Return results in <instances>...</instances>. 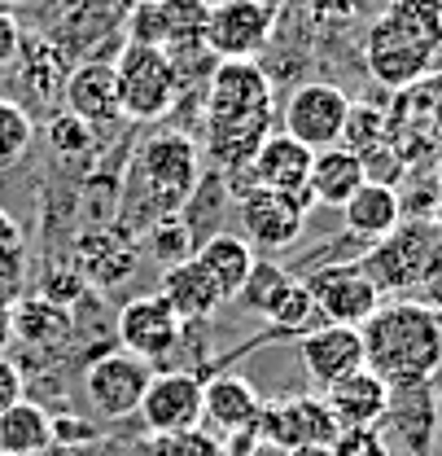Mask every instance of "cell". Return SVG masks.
Here are the masks:
<instances>
[{"label":"cell","instance_id":"1","mask_svg":"<svg viewBox=\"0 0 442 456\" xmlns=\"http://www.w3.org/2000/svg\"><path fill=\"white\" fill-rule=\"evenodd\" d=\"M272 79L259 61H215L206 84V114L202 136L206 154L223 171L245 167L250 154L272 136Z\"/></svg>","mask_w":442,"mask_h":456},{"label":"cell","instance_id":"2","mask_svg":"<svg viewBox=\"0 0 442 456\" xmlns=\"http://www.w3.org/2000/svg\"><path fill=\"white\" fill-rule=\"evenodd\" d=\"M359 338H364V369H373L382 382H416L442 369V321L421 298L382 303L359 325Z\"/></svg>","mask_w":442,"mask_h":456},{"label":"cell","instance_id":"3","mask_svg":"<svg viewBox=\"0 0 442 456\" xmlns=\"http://www.w3.org/2000/svg\"><path fill=\"white\" fill-rule=\"evenodd\" d=\"M132 175L145 189V198L154 202V220L163 216H184L197 180H202V154L197 141H189L184 132H154L136 145Z\"/></svg>","mask_w":442,"mask_h":456},{"label":"cell","instance_id":"4","mask_svg":"<svg viewBox=\"0 0 442 456\" xmlns=\"http://www.w3.org/2000/svg\"><path fill=\"white\" fill-rule=\"evenodd\" d=\"M114 66V93H118V110L123 118L136 123H154L166 118L180 102V66L171 53L154 45H123Z\"/></svg>","mask_w":442,"mask_h":456},{"label":"cell","instance_id":"5","mask_svg":"<svg viewBox=\"0 0 442 456\" xmlns=\"http://www.w3.org/2000/svg\"><path fill=\"white\" fill-rule=\"evenodd\" d=\"M311 154H316V150H307V145L293 141L289 132H272V136L250 154L245 167H232V171H223V175H245V184L232 189L237 198L263 189V193L293 198V202L311 216V211H316V198H311V184H307V175H311Z\"/></svg>","mask_w":442,"mask_h":456},{"label":"cell","instance_id":"6","mask_svg":"<svg viewBox=\"0 0 442 456\" xmlns=\"http://www.w3.org/2000/svg\"><path fill=\"white\" fill-rule=\"evenodd\" d=\"M206 18H211V0H145L132 4L123 18L127 45H154L171 57L202 53V36H206Z\"/></svg>","mask_w":442,"mask_h":456},{"label":"cell","instance_id":"7","mask_svg":"<svg viewBox=\"0 0 442 456\" xmlns=\"http://www.w3.org/2000/svg\"><path fill=\"white\" fill-rule=\"evenodd\" d=\"M277 0H211L206 18V53L215 61H254L272 45Z\"/></svg>","mask_w":442,"mask_h":456},{"label":"cell","instance_id":"8","mask_svg":"<svg viewBox=\"0 0 442 456\" xmlns=\"http://www.w3.org/2000/svg\"><path fill=\"white\" fill-rule=\"evenodd\" d=\"M149 382H154V364L132 355V351H123V346L97 355L84 369V395L97 408V417H106V421L132 417L141 408L145 391H149Z\"/></svg>","mask_w":442,"mask_h":456},{"label":"cell","instance_id":"9","mask_svg":"<svg viewBox=\"0 0 442 456\" xmlns=\"http://www.w3.org/2000/svg\"><path fill=\"white\" fill-rule=\"evenodd\" d=\"M307 289L316 298V312L325 325H364L377 307H382V289L377 281L364 273V264H329V268H316L307 277Z\"/></svg>","mask_w":442,"mask_h":456},{"label":"cell","instance_id":"10","mask_svg":"<svg viewBox=\"0 0 442 456\" xmlns=\"http://www.w3.org/2000/svg\"><path fill=\"white\" fill-rule=\"evenodd\" d=\"M346 114H350V97L337 88V84H325V79H311L302 88L289 93L285 110H280V123L293 141H302L307 150H329L342 141V127H346Z\"/></svg>","mask_w":442,"mask_h":456},{"label":"cell","instance_id":"11","mask_svg":"<svg viewBox=\"0 0 442 456\" xmlns=\"http://www.w3.org/2000/svg\"><path fill=\"white\" fill-rule=\"evenodd\" d=\"M434 57H438V49L412 40L407 31H398V27L386 22V18H377V22L368 27V36H364V61H368V75H373L377 84L394 88V93L421 84V79L430 75Z\"/></svg>","mask_w":442,"mask_h":456},{"label":"cell","instance_id":"12","mask_svg":"<svg viewBox=\"0 0 442 456\" xmlns=\"http://www.w3.org/2000/svg\"><path fill=\"white\" fill-rule=\"evenodd\" d=\"M438 417H442V403H438L434 378L390 382L382 426H390V435L407 448V456H430L434 439H438Z\"/></svg>","mask_w":442,"mask_h":456},{"label":"cell","instance_id":"13","mask_svg":"<svg viewBox=\"0 0 442 456\" xmlns=\"http://www.w3.org/2000/svg\"><path fill=\"white\" fill-rule=\"evenodd\" d=\"M434 241H438V228L398 224L394 232H386L359 264H364V273L377 281L382 294H398V289H412V285L421 281V268H425Z\"/></svg>","mask_w":442,"mask_h":456},{"label":"cell","instance_id":"14","mask_svg":"<svg viewBox=\"0 0 442 456\" xmlns=\"http://www.w3.org/2000/svg\"><path fill=\"white\" fill-rule=\"evenodd\" d=\"M114 325H118V346L132 351V355H141V360H149V364L166 360L180 346V334H184L180 316L166 307L163 294H136V298H127L118 307Z\"/></svg>","mask_w":442,"mask_h":456},{"label":"cell","instance_id":"15","mask_svg":"<svg viewBox=\"0 0 442 456\" xmlns=\"http://www.w3.org/2000/svg\"><path fill=\"white\" fill-rule=\"evenodd\" d=\"M136 412L149 435H180V430L202 426V378L197 373H154Z\"/></svg>","mask_w":442,"mask_h":456},{"label":"cell","instance_id":"16","mask_svg":"<svg viewBox=\"0 0 442 456\" xmlns=\"http://www.w3.org/2000/svg\"><path fill=\"white\" fill-rule=\"evenodd\" d=\"M259 391L241 378V373H215L211 382H202V426L215 439L232 435H259Z\"/></svg>","mask_w":442,"mask_h":456},{"label":"cell","instance_id":"17","mask_svg":"<svg viewBox=\"0 0 442 456\" xmlns=\"http://www.w3.org/2000/svg\"><path fill=\"white\" fill-rule=\"evenodd\" d=\"M298 360L316 387H333L364 369V338L355 325H316L298 338Z\"/></svg>","mask_w":442,"mask_h":456},{"label":"cell","instance_id":"18","mask_svg":"<svg viewBox=\"0 0 442 456\" xmlns=\"http://www.w3.org/2000/svg\"><path fill=\"white\" fill-rule=\"evenodd\" d=\"M237 216H241V237L250 246H263V250H289L307 224V211L293 198L263 193V189L237 198Z\"/></svg>","mask_w":442,"mask_h":456},{"label":"cell","instance_id":"19","mask_svg":"<svg viewBox=\"0 0 442 456\" xmlns=\"http://www.w3.org/2000/svg\"><path fill=\"white\" fill-rule=\"evenodd\" d=\"M61 102H66V110L79 114L92 127H110L123 118L118 93H114V66L101 57H84L70 66V75L61 84Z\"/></svg>","mask_w":442,"mask_h":456},{"label":"cell","instance_id":"20","mask_svg":"<svg viewBox=\"0 0 442 456\" xmlns=\"http://www.w3.org/2000/svg\"><path fill=\"white\" fill-rule=\"evenodd\" d=\"M158 294L166 298V307L180 316V325L211 321L223 303H228V298L220 294V285L202 273V264H197L193 255H189V259H180V264H166Z\"/></svg>","mask_w":442,"mask_h":456},{"label":"cell","instance_id":"21","mask_svg":"<svg viewBox=\"0 0 442 456\" xmlns=\"http://www.w3.org/2000/svg\"><path fill=\"white\" fill-rule=\"evenodd\" d=\"M342 224L350 237L359 241H382L386 232L403 224V198L394 184H377V180H364L342 207Z\"/></svg>","mask_w":442,"mask_h":456},{"label":"cell","instance_id":"22","mask_svg":"<svg viewBox=\"0 0 442 456\" xmlns=\"http://www.w3.org/2000/svg\"><path fill=\"white\" fill-rule=\"evenodd\" d=\"M390 382H382L373 369H355L350 378L325 387V403L337 417V426H382Z\"/></svg>","mask_w":442,"mask_h":456},{"label":"cell","instance_id":"23","mask_svg":"<svg viewBox=\"0 0 442 456\" xmlns=\"http://www.w3.org/2000/svg\"><path fill=\"white\" fill-rule=\"evenodd\" d=\"M127 9L123 0H75V9L66 13L61 31H53V40L70 53V61H84V49H97L101 40L118 36Z\"/></svg>","mask_w":442,"mask_h":456},{"label":"cell","instance_id":"24","mask_svg":"<svg viewBox=\"0 0 442 456\" xmlns=\"http://www.w3.org/2000/svg\"><path fill=\"white\" fill-rule=\"evenodd\" d=\"M193 259L202 264V273H206L211 281L220 285L223 298H237L241 281H245L250 268H254V246H250L241 232H211V237L197 241Z\"/></svg>","mask_w":442,"mask_h":456},{"label":"cell","instance_id":"25","mask_svg":"<svg viewBox=\"0 0 442 456\" xmlns=\"http://www.w3.org/2000/svg\"><path fill=\"white\" fill-rule=\"evenodd\" d=\"M364 180H368L364 175V159L355 150H346V145H329V150H316L311 154L307 184H311L316 207H342Z\"/></svg>","mask_w":442,"mask_h":456},{"label":"cell","instance_id":"26","mask_svg":"<svg viewBox=\"0 0 442 456\" xmlns=\"http://www.w3.org/2000/svg\"><path fill=\"white\" fill-rule=\"evenodd\" d=\"M53 448V417L31 403L18 399L13 408L0 412V452L4 456H44Z\"/></svg>","mask_w":442,"mask_h":456},{"label":"cell","instance_id":"27","mask_svg":"<svg viewBox=\"0 0 442 456\" xmlns=\"http://www.w3.org/2000/svg\"><path fill=\"white\" fill-rule=\"evenodd\" d=\"M70 330H75V316L66 303H53L44 294L13 303V338L27 346H57L70 338Z\"/></svg>","mask_w":442,"mask_h":456},{"label":"cell","instance_id":"28","mask_svg":"<svg viewBox=\"0 0 442 456\" xmlns=\"http://www.w3.org/2000/svg\"><path fill=\"white\" fill-rule=\"evenodd\" d=\"M18 61H22V79H27L44 102L61 97V84H66V75H70V66H75L70 53L57 45L53 36H27Z\"/></svg>","mask_w":442,"mask_h":456},{"label":"cell","instance_id":"29","mask_svg":"<svg viewBox=\"0 0 442 456\" xmlns=\"http://www.w3.org/2000/svg\"><path fill=\"white\" fill-rule=\"evenodd\" d=\"M263 321L277 330V334H307V330H316V325H325L320 321V312H316V298H311V289H307V281H285V289H280L277 298H272V307L263 312Z\"/></svg>","mask_w":442,"mask_h":456},{"label":"cell","instance_id":"30","mask_svg":"<svg viewBox=\"0 0 442 456\" xmlns=\"http://www.w3.org/2000/svg\"><path fill=\"white\" fill-rule=\"evenodd\" d=\"M386 22H394L398 31H407L412 40L442 49V0H390Z\"/></svg>","mask_w":442,"mask_h":456},{"label":"cell","instance_id":"31","mask_svg":"<svg viewBox=\"0 0 442 456\" xmlns=\"http://www.w3.org/2000/svg\"><path fill=\"white\" fill-rule=\"evenodd\" d=\"M289 408H293V430H298V448L302 444H333L337 439V417L329 412V403L325 395H298L289 399Z\"/></svg>","mask_w":442,"mask_h":456},{"label":"cell","instance_id":"32","mask_svg":"<svg viewBox=\"0 0 442 456\" xmlns=\"http://www.w3.org/2000/svg\"><path fill=\"white\" fill-rule=\"evenodd\" d=\"M386 127H390L386 110H377L368 102H350V114H346V127H342V141L337 145H346L355 154H368L373 145L386 141Z\"/></svg>","mask_w":442,"mask_h":456},{"label":"cell","instance_id":"33","mask_svg":"<svg viewBox=\"0 0 442 456\" xmlns=\"http://www.w3.org/2000/svg\"><path fill=\"white\" fill-rule=\"evenodd\" d=\"M36 141V123L18 102L0 97V167H13Z\"/></svg>","mask_w":442,"mask_h":456},{"label":"cell","instance_id":"34","mask_svg":"<svg viewBox=\"0 0 442 456\" xmlns=\"http://www.w3.org/2000/svg\"><path fill=\"white\" fill-rule=\"evenodd\" d=\"M22 268H27V241L22 228L9 211H0V298H13L22 285Z\"/></svg>","mask_w":442,"mask_h":456},{"label":"cell","instance_id":"35","mask_svg":"<svg viewBox=\"0 0 442 456\" xmlns=\"http://www.w3.org/2000/svg\"><path fill=\"white\" fill-rule=\"evenodd\" d=\"M49 145H53V154H61V159H84V154L97 150V127L84 123L79 114L57 110L49 118Z\"/></svg>","mask_w":442,"mask_h":456},{"label":"cell","instance_id":"36","mask_svg":"<svg viewBox=\"0 0 442 456\" xmlns=\"http://www.w3.org/2000/svg\"><path fill=\"white\" fill-rule=\"evenodd\" d=\"M285 281H289V273H285L280 264H272V259H254V268H250V277L241 281L237 298H241L254 316H263V312L272 307V298L285 289Z\"/></svg>","mask_w":442,"mask_h":456},{"label":"cell","instance_id":"37","mask_svg":"<svg viewBox=\"0 0 442 456\" xmlns=\"http://www.w3.org/2000/svg\"><path fill=\"white\" fill-rule=\"evenodd\" d=\"M149 250L158 264H180L197 250V232L184 224V216H163L154 220V237H149Z\"/></svg>","mask_w":442,"mask_h":456},{"label":"cell","instance_id":"38","mask_svg":"<svg viewBox=\"0 0 442 456\" xmlns=\"http://www.w3.org/2000/svg\"><path fill=\"white\" fill-rule=\"evenodd\" d=\"M154 456H223V444L206 430H180V435H154Z\"/></svg>","mask_w":442,"mask_h":456},{"label":"cell","instance_id":"39","mask_svg":"<svg viewBox=\"0 0 442 456\" xmlns=\"http://www.w3.org/2000/svg\"><path fill=\"white\" fill-rule=\"evenodd\" d=\"M329 448L333 456H390V439L382 426H342Z\"/></svg>","mask_w":442,"mask_h":456},{"label":"cell","instance_id":"40","mask_svg":"<svg viewBox=\"0 0 442 456\" xmlns=\"http://www.w3.org/2000/svg\"><path fill=\"white\" fill-rule=\"evenodd\" d=\"M416 289H421V303H430V307L438 312L442 307V232H438V241L430 246V259H425V268H421Z\"/></svg>","mask_w":442,"mask_h":456},{"label":"cell","instance_id":"41","mask_svg":"<svg viewBox=\"0 0 442 456\" xmlns=\"http://www.w3.org/2000/svg\"><path fill=\"white\" fill-rule=\"evenodd\" d=\"M79 444H97V426H88L84 417H70V412L53 417V448H79Z\"/></svg>","mask_w":442,"mask_h":456},{"label":"cell","instance_id":"42","mask_svg":"<svg viewBox=\"0 0 442 456\" xmlns=\"http://www.w3.org/2000/svg\"><path fill=\"white\" fill-rule=\"evenodd\" d=\"M302 9L320 27H342V22L355 18V0H302Z\"/></svg>","mask_w":442,"mask_h":456},{"label":"cell","instance_id":"43","mask_svg":"<svg viewBox=\"0 0 442 456\" xmlns=\"http://www.w3.org/2000/svg\"><path fill=\"white\" fill-rule=\"evenodd\" d=\"M18 399H27V378H22L18 360H9V355L0 351V412L13 408Z\"/></svg>","mask_w":442,"mask_h":456},{"label":"cell","instance_id":"44","mask_svg":"<svg viewBox=\"0 0 442 456\" xmlns=\"http://www.w3.org/2000/svg\"><path fill=\"white\" fill-rule=\"evenodd\" d=\"M22 40H27V31H22V22L13 18V9H0V66H13V61H18Z\"/></svg>","mask_w":442,"mask_h":456},{"label":"cell","instance_id":"45","mask_svg":"<svg viewBox=\"0 0 442 456\" xmlns=\"http://www.w3.org/2000/svg\"><path fill=\"white\" fill-rule=\"evenodd\" d=\"M9 342H13V303L0 298V351H9Z\"/></svg>","mask_w":442,"mask_h":456},{"label":"cell","instance_id":"46","mask_svg":"<svg viewBox=\"0 0 442 456\" xmlns=\"http://www.w3.org/2000/svg\"><path fill=\"white\" fill-rule=\"evenodd\" d=\"M430 127L434 136H442V84H434V97H430Z\"/></svg>","mask_w":442,"mask_h":456},{"label":"cell","instance_id":"47","mask_svg":"<svg viewBox=\"0 0 442 456\" xmlns=\"http://www.w3.org/2000/svg\"><path fill=\"white\" fill-rule=\"evenodd\" d=\"M285 456H333L329 444H302V448H293V452H285Z\"/></svg>","mask_w":442,"mask_h":456},{"label":"cell","instance_id":"48","mask_svg":"<svg viewBox=\"0 0 442 456\" xmlns=\"http://www.w3.org/2000/svg\"><path fill=\"white\" fill-rule=\"evenodd\" d=\"M18 4H27V0H0V9H18Z\"/></svg>","mask_w":442,"mask_h":456},{"label":"cell","instance_id":"49","mask_svg":"<svg viewBox=\"0 0 442 456\" xmlns=\"http://www.w3.org/2000/svg\"><path fill=\"white\" fill-rule=\"evenodd\" d=\"M132 4H145V0H123V9H132Z\"/></svg>","mask_w":442,"mask_h":456},{"label":"cell","instance_id":"50","mask_svg":"<svg viewBox=\"0 0 442 456\" xmlns=\"http://www.w3.org/2000/svg\"><path fill=\"white\" fill-rule=\"evenodd\" d=\"M438 189H442V159H438Z\"/></svg>","mask_w":442,"mask_h":456},{"label":"cell","instance_id":"51","mask_svg":"<svg viewBox=\"0 0 442 456\" xmlns=\"http://www.w3.org/2000/svg\"><path fill=\"white\" fill-rule=\"evenodd\" d=\"M438 321H442V307H438Z\"/></svg>","mask_w":442,"mask_h":456},{"label":"cell","instance_id":"52","mask_svg":"<svg viewBox=\"0 0 442 456\" xmlns=\"http://www.w3.org/2000/svg\"><path fill=\"white\" fill-rule=\"evenodd\" d=\"M66 4H75V0H66Z\"/></svg>","mask_w":442,"mask_h":456},{"label":"cell","instance_id":"53","mask_svg":"<svg viewBox=\"0 0 442 456\" xmlns=\"http://www.w3.org/2000/svg\"><path fill=\"white\" fill-rule=\"evenodd\" d=\"M0 456H4V452H0Z\"/></svg>","mask_w":442,"mask_h":456}]
</instances>
